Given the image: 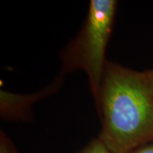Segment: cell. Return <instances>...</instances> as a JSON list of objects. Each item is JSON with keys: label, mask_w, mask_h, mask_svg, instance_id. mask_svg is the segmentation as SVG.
Instances as JSON below:
<instances>
[{"label": "cell", "mask_w": 153, "mask_h": 153, "mask_svg": "<svg viewBox=\"0 0 153 153\" xmlns=\"http://www.w3.org/2000/svg\"><path fill=\"white\" fill-rule=\"evenodd\" d=\"M0 153H19L16 147L5 133H0Z\"/></svg>", "instance_id": "obj_5"}, {"label": "cell", "mask_w": 153, "mask_h": 153, "mask_svg": "<svg viewBox=\"0 0 153 153\" xmlns=\"http://www.w3.org/2000/svg\"><path fill=\"white\" fill-rule=\"evenodd\" d=\"M99 139L111 153H129L153 141V96L144 71L109 61L97 106Z\"/></svg>", "instance_id": "obj_1"}, {"label": "cell", "mask_w": 153, "mask_h": 153, "mask_svg": "<svg viewBox=\"0 0 153 153\" xmlns=\"http://www.w3.org/2000/svg\"><path fill=\"white\" fill-rule=\"evenodd\" d=\"M129 153H153V141L139 146Z\"/></svg>", "instance_id": "obj_6"}, {"label": "cell", "mask_w": 153, "mask_h": 153, "mask_svg": "<svg viewBox=\"0 0 153 153\" xmlns=\"http://www.w3.org/2000/svg\"><path fill=\"white\" fill-rule=\"evenodd\" d=\"M77 153H111L99 138L94 139Z\"/></svg>", "instance_id": "obj_4"}, {"label": "cell", "mask_w": 153, "mask_h": 153, "mask_svg": "<svg viewBox=\"0 0 153 153\" xmlns=\"http://www.w3.org/2000/svg\"><path fill=\"white\" fill-rule=\"evenodd\" d=\"M117 8V2L115 0H91L79 32L60 54V75L83 71L88 77L96 108L108 62L105 55L114 26Z\"/></svg>", "instance_id": "obj_2"}, {"label": "cell", "mask_w": 153, "mask_h": 153, "mask_svg": "<svg viewBox=\"0 0 153 153\" xmlns=\"http://www.w3.org/2000/svg\"><path fill=\"white\" fill-rule=\"evenodd\" d=\"M144 72H145L146 77V80H147L148 85H149V88H150L151 93H152L153 96V69L145 71Z\"/></svg>", "instance_id": "obj_7"}, {"label": "cell", "mask_w": 153, "mask_h": 153, "mask_svg": "<svg viewBox=\"0 0 153 153\" xmlns=\"http://www.w3.org/2000/svg\"><path fill=\"white\" fill-rule=\"evenodd\" d=\"M64 76H58L55 81L37 93L15 94L1 90L0 114L3 119L10 121H29L32 118L34 105L45 97L56 93L61 87Z\"/></svg>", "instance_id": "obj_3"}]
</instances>
